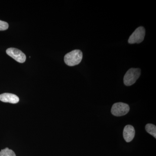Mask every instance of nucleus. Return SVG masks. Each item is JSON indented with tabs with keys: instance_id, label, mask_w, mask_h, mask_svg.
<instances>
[{
	"instance_id": "9",
	"label": "nucleus",
	"mask_w": 156,
	"mask_h": 156,
	"mask_svg": "<svg viewBox=\"0 0 156 156\" xmlns=\"http://www.w3.org/2000/svg\"><path fill=\"white\" fill-rule=\"evenodd\" d=\"M0 156H16L14 151L6 148L0 151Z\"/></svg>"
},
{
	"instance_id": "2",
	"label": "nucleus",
	"mask_w": 156,
	"mask_h": 156,
	"mask_svg": "<svg viewBox=\"0 0 156 156\" xmlns=\"http://www.w3.org/2000/svg\"><path fill=\"white\" fill-rule=\"evenodd\" d=\"M141 74L139 68H131L126 73L124 77V83L126 86H131L135 83Z\"/></svg>"
},
{
	"instance_id": "6",
	"label": "nucleus",
	"mask_w": 156,
	"mask_h": 156,
	"mask_svg": "<svg viewBox=\"0 0 156 156\" xmlns=\"http://www.w3.org/2000/svg\"><path fill=\"white\" fill-rule=\"evenodd\" d=\"M135 135V130L133 126L127 125L123 130V137L127 142H130L134 139Z\"/></svg>"
},
{
	"instance_id": "3",
	"label": "nucleus",
	"mask_w": 156,
	"mask_h": 156,
	"mask_svg": "<svg viewBox=\"0 0 156 156\" xmlns=\"http://www.w3.org/2000/svg\"><path fill=\"white\" fill-rule=\"evenodd\" d=\"M130 110V107L128 104L122 102L115 103L112 106V114L115 116H122L127 114Z\"/></svg>"
},
{
	"instance_id": "7",
	"label": "nucleus",
	"mask_w": 156,
	"mask_h": 156,
	"mask_svg": "<svg viewBox=\"0 0 156 156\" xmlns=\"http://www.w3.org/2000/svg\"><path fill=\"white\" fill-rule=\"evenodd\" d=\"M0 101L4 102L16 104L19 102V98L14 94L5 93L0 95Z\"/></svg>"
},
{
	"instance_id": "5",
	"label": "nucleus",
	"mask_w": 156,
	"mask_h": 156,
	"mask_svg": "<svg viewBox=\"0 0 156 156\" xmlns=\"http://www.w3.org/2000/svg\"><path fill=\"white\" fill-rule=\"evenodd\" d=\"M6 53L20 63H23L26 59V56L21 50L14 48H10L6 50Z\"/></svg>"
},
{
	"instance_id": "4",
	"label": "nucleus",
	"mask_w": 156,
	"mask_h": 156,
	"mask_svg": "<svg viewBox=\"0 0 156 156\" xmlns=\"http://www.w3.org/2000/svg\"><path fill=\"white\" fill-rule=\"evenodd\" d=\"M145 35V29L143 27H140L129 37L128 43L130 44H140L144 41Z\"/></svg>"
},
{
	"instance_id": "8",
	"label": "nucleus",
	"mask_w": 156,
	"mask_h": 156,
	"mask_svg": "<svg viewBox=\"0 0 156 156\" xmlns=\"http://www.w3.org/2000/svg\"><path fill=\"white\" fill-rule=\"evenodd\" d=\"M145 129L147 132L156 138V127L155 125L147 124L145 126Z\"/></svg>"
},
{
	"instance_id": "10",
	"label": "nucleus",
	"mask_w": 156,
	"mask_h": 156,
	"mask_svg": "<svg viewBox=\"0 0 156 156\" xmlns=\"http://www.w3.org/2000/svg\"><path fill=\"white\" fill-rule=\"evenodd\" d=\"M9 27L8 23L0 20V30H5L8 29Z\"/></svg>"
},
{
	"instance_id": "1",
	"label": "nucleus",
	"mask_w": 156,
	"mask_h": 156,
	"mask_svg": "<svg viewBox=\"0 0 156 156\" xmlns=\"http://www.w3.org/2000/svg\"><path fill=\"white\" fill-rule=\"evenodd\" d=\"M83 58L81 50H76L67 53L64 56V61L69 66H73L80 64Z\"/></svg>"
}]
</instances>
